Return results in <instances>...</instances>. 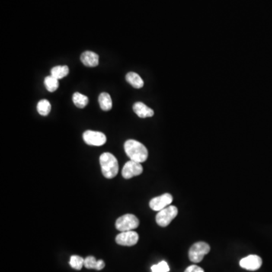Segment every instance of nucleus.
<instances>
[{
  "label": "nucleus",
  "instance_id": "f257e3e1",
  "mask_svg": "<svg viewBox=\"0 0 272 272\" xmlns=\"http://www.w3.org/2000/svg\"><path fill=\"white\" fill-rule=\"evenodd\" d=\"M124 149L130 161L142 164L148 159V149L143 144L138 141L133 139L126 141L124 144Z\"/></svg>",
  "mask_w": 272,
  "mask_h": 272
},
{
  "label": "nucleus",
  "instance_id": "f03ea898",
  "mask_svg": "<svg viewBox=\"0 0 272 272\" xmlns=\"http://www.w3.org/2000/svg\"><path fill=\"white\" fill-rule=\"evenodd\" d=\"M103 176L107 179H113L118 174V161L113 154L103 153L99 158Z\"/></svg>",
  "mask_w": 272,
  "mask_h": 272
},
{
  "label": "nucleus",
  "instance_id": "7ed1b4c3",
  "mask_svg": "<svg viewBox=\"0 0 272 272\" xmlns=\"http://www.w3.org/2000/svg\"><path fill=\"white\" fill-rule=\"evenodd\" d=\"M209 251L210 247L209 244L205 242L195 243L189 250V260L194 263H200Z\"/></svg>",
  "mask_w": 272,
  "mask_h": 272
},
{
  "label": "nucleus",
  "instance_id": "20e7f679",
  "mask_svg": "<svg viewBox=\"0 0 272 272\" xmlns=\"http://www.w3.org/2000/svg\"><path fill=\"white\" fill-rule=\"evenodd\" d=\"M115 225L116 229L121 232L132 231L139 227V220L134 215L126 214L116 219Z\"/></svg>",
  "mask_w": 272,
  "mask_h": 272
},
{
  "label": "nucleus",
  "instance_id": "39448f33",
  "mask_svg": "<svg viewBox=\"0 0 272 272\" xmlns=\"http://www.w3.org/2000/svg\"><path fill=\"white\" fill-rule=\"evenodd\" d=\"M178 215L177 206H169L159 211L156 216V222L161 227H167Z\"/></svg>",
  "mask_w": 272,
  "mask_h": 272
},
{
  "label": "nucleus",
  "instance_id": "423d86ee",
  "mask_svg": "<svg viewBox=\"0 0 272 272\" xmlns=\"http://www.w3.org/2000/svg\"><path fill=\"white\" fill-rule=\"evenodd\" d=\"M84 142L91 146H102L107 142V137L104 133L96 131L87 130L83 135Z\"/></svg>",
  "mask_w": 272,
  "mask_h": 272
},
{
  "label": "nucleus",
  "instance_id": "0eeeda50",
  "mask_svg": "<svg viewBox=\"0 0 272 272\" xmlns=\"http://www.w3.org/2000/svg\"><path fill=\"white\" fill-rule=\"evenodd\" d=\"M143 173V167L140 163L129 161L126 162L122 170V176L126 180H129L132 177H138Z\"/></svg>",
  "mask_w": 272,
  "mask_h": 272
},
{
  "label": "nucleus",
  "instance_id": "6e6552de",
  "mask_svg": "<svg viewBox=\"0 0 272 272\" xmlns=\"http://www.w3.org/2000/svg\"><path fill=\"white\" fill-rule=\"evenodd\" d=\"M139 238V235L135 231H123L116 237V242L119 245L132 247L137 244Z\"/></svg>",
  "mask_w": 272,
  "mask_h": 272
},
{
  "label": "nucleus",
  "instance_id": "1a4fd4ad",
  "mask_svg": "<svg viewBox=\"0 0 272 272\" xmlns=\"http://www.w3.org/2000/svg\"><path fill=\"white\" fill-rule=\"evenodd\" d=\"M173 200V196L170 193H164L163 195L153 198L150 201L149 206L153 210L159 212L171 204Z\"/></svg>",
  "mask_w": 272,
  "mask_h": 272
},
{
  "label": "nucleus",
  "instance_id": "9d476101",
  "mask_svg": "<svg viewBox=\"0 0 272 272\" xmlns=\"http://www.w3.org/2000/svg\"><path fill=\"white\" fill-rule=\"evenodd\" d=\"M263 265V260L257 255H250L240 261V266L247 271L258 270Z\"/></svg>",
  "mask_w": 272,
  "mask_h": 272
},
{
  "label": "nucleus",
  "instance_id": "9b49d317",
  "mask_svg": "<svg viewBox=\"0 0 272 272\" xmlns=\"http://www.w3.org/2000/svg\"><path fill=\"white\" fill-rule=\"evenodd\" d=\"M81 61L85 66L94 68L98 66L99 63V57L94 52L87 51L81 55Z\"/></svg>",
  "mask_w": 272,
  "mask_h": 272
},
{
  "label": "nucleus",
  "instance_id": "f8f14e48",
  "mask_svg": "<svg viewBox=\"0 0 272 272\" xmlns=\"http://www.w3.org/2000/svg\"><path fill=\"white\" fill-rule=\"evenodd\" d=\"M133 110L140 118L151 117L154 114V110L142 102L135 103L133 105Z\"/></svg>",
  "mask_w": 272,
  "mask_h": 272
},
{
  "label": "nucleus",
  "instance_id": "ddd939ff",
  "mask_svg": "<svg viewBox=\"0 0 272 272\" xmlns=\"http://www.w3.org/2000/svg\"><path fill=\"white\" fill-rule=\"evenodd\" d=\"M126 80L132 87L141 89L144 87V81L142 77L135 72H129L126 76Z\"/></svg>",
  "mask_w": 272,
  "mask_h": 272
},
{
  "label": "nucleus",
  "instance_id": "4468645a",
  "mask_svg": "<svg viewBox=\"0 0 272 272\" xmlns=\"http://www.w3.org/2000/svg\"><path fill=\"white\" fill-rule=\"evenodd\" d=\"M84 266L88 269L100 271L104 269L105 263L103 260H96L94 257H88L84 260Z\"/></svg>",
  "mask_w": 272,
  "mask_h": 272
},
{
  "label": "nucleus",
  "instance_id": "2eb2a0df",
  "mask_svg": "<svg viewBox=\"0 0 272 272\" xmlns=\"http://www.w3.org/2000/svg\"><path fill=\"white\" fill-rule=\"evenodd\" d=\"M98 102H99L100 107L104 111L111 110L112 107H113L111 97L107 92H102L99 94Z\"/></svg>",
  "mask_w": 272,
  "mask_h": 272
},
{
  "label": "nucleus",
  "instance_id": "dca6fc26",
  "mask_svg": "<svg viewBox=\"0 0 272 272\" xmlns=\"http://www.w3.org/2000/svg\"><path fill=\"white\" fill-rule=\"evenodd\" d=\"M69 74V68L67 65L55 66L51 70V75L56 79L60 80L67 77Z\"/></svg>",
  "mask_w": 272,
  "mask_h": 272
},
{
  "label": "nucleus",
  "instance_id": "f3484780",
  "mask_svg": "<svg viewBox=\"0 0 272 272\" xmlns=\"http://www.w3.org/2000/svg\"><path fill=\"white\" fill-rule=\"evenodd\" d=\"M72 99L74 104L79 108H84L89 104L88 97L80 92L74 93Z\"/></svg>",
  "mask_w": 272,
  "mask_h": 272
},
{
  "label": "nucleus",
  "instance_id": "a211bd4d",
  "mask_svg": "<svg viewBox=\"0 0 272 272\" xmlns=\"http://www.w3.org/2000/svg\"><path fill=\"white\" fill-rule=\"evenodd\" d=\"M44 84L48 91H50V92H54V91H56L59 87L58 80L56 79L55 77H52V75L48 76L45 78Z\"/></svg>",
  "mask_w": 272,
  "mask_h": 272
},
{
  "label": "nucleus",
  "instance_id": "6ab92c4d",
  "mask_svg": "<svg viewBox=\"0 0 272 272\" xmlns=\"http://www.w3.org/2000/svg\"><path fill=\"white\" fill-rule=\"evenodd\" d=\"M50 102L48 100L43 99L39 101L37 104V111L42 116H47L51 111Z\"/></svg>",
  "mask_w": 272,
  "mask_h": 272
},
{
  "label": "nucleus",
  "instance_id": "aec40b11",
  "mask_svg": "<svg viewBox=\"0 0 272 272\" xmlns=\"http://www.w3.org/2000/svg\"><path fill=\"white\" fill-rule=\"evenodd\" d=\"M84 259L79 256H72L70 260V265L76 270H81L84 266Z\"/></svg>",
  "mask_w": 272,
  "mask_h": 272
},
{
  "label": "nucleus",
  "instance_id": "412c9836",
  "mask_svg": "<svg viewBox=\"0 0 272 272\" xmlns=\"http://www.w3.org/2000/svg\"><path fill=\"white\" fill-rule=\"evenodd\" d=\"M170 271V267L167 262L162 261L158 264L154 265L151 267L152 272H168Z\"/></svg>",
  "mask_w": 272,
  "mask_h": 272
},
{
  "label": "nucleus",
  "instance_id": "4be33fe9",
  "mask_svg": "<svg viewBox=\"0 0 272 272\" xmlns=\"http://www.w3.org/2000/svg\"><path fill=\"white\" fill-rule=\"evenodd\" d=\"M184 272H204V271H203V269H202V268L195 266V265H193V266H188V267L185 269Z\"/></svg>",
  "mask_w": 272,
  "mask_h": 272
}]
</instances>
